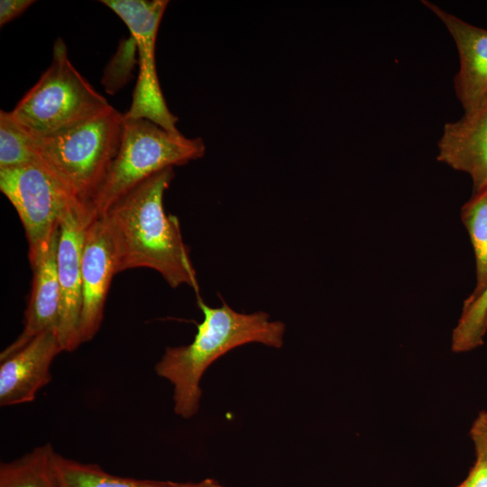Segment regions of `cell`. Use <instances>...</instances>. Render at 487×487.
I'll list each match as a JSON object with an SVG mask.
<instances>
[{"instance_id":"1","label":"cell","mask_w":487,"mask_h":487,"mask_svg":"<svg viewBox=\"0 0 487 487\" xmlns=\"http://www.w3.org/2000/svg\"><path fill=\"white\" fill-rule=\"evenodd\" d=\"M173 168L163 170L121 198L105 217L117 254L118 272L133 268L158 271L171 288L199 285L176 216L168 215L163 197L173 179Z\"/></svg>"},{"instance_id":"2","label":"cell","mask_w":487,"mask_h":487,"mask_svg":"<svg viewBox=\"0 0 487 487\" xmlns=\"http://www.w3.org/2000/svg\"><path fill=\"white\" fill-rule=\"evenodd\" d=\"M198 306L203 320L197 325L193 341L187 345L167 347L154 368L158 376L173 385L174 411L184 418L198 411L200 381L214 362L232 349L250 343L280 348L285 333L284 323L270 320V316L262 311L240 313L225 301L222 306L212 308L200 297Z\"/></svg>"},{"instance_id":"3","label":"cell","mask_w":487,"mask_h":487,"mask_svg":"<svg viewBox=\"0 0 487 487\" xmlns=\"http://www.w3.org/2000/svg\"><path fill=\"white\" fill-rule=\"evenodd\" d=\"M124 115L111 105L54 134L38 137L42 162L78 200L90 203L120 148Z\"/></svg>"},{"instance_id":"4","label":"cell","mask_w":487,"mask_h":487,"mask_svg":"<svg viewBox=\"0 0 487 487\" xmlns=\"http://www.w3.org/2000/svg\"><path fill=\"white\" fill-rule=\"evenodd\" d=\"M200 138L170 132L144 118L126 119L118 152L89 205L104 216L121 198L152 175L202 157Z\"/></svg>"},{"instance_id":"5","label":"cell","mask_w":487,"mask_h":487,"mask_svg":"<svg viewBox=\"0 0 487 487\" xmlns=\"http://www.w3.org/2000/svg\"><path fill=\"white\" fill-rule=\"evenodd\" d=\"M110 104L71 63L61 38L53 45L50 66L11 111L36 137H45L106 109Z\"/></svg>"},{"instance_id":"6","label":"cell","mask_w":487,"mask_h":487,"mask_svg":"<svg viewBox=\"0 0 487 487\" xmlns=\"http://www.w3.org/2000/svg\"><path fill=\"white\" fill-rule=\"evenodd\" d=\"M0 189L21 219L29 259L47 244L76 199L43 162L0 169Z\"/></svg>"},{"instance_id":"7","label":"cell","mask_w":487,"mask_h":487,"mask_svg":"<svg viewBox=\"0 0 487 487\" xmlns=\"http://www.w3.org/2000/svg\"><path fill=\"white\" fill-rule=\"evenodd\" d=\"M124 23L135 41L139 74L126 119H148L170 132H179L178 117L168 108L156 71L155 44L166 0H103Z\"/></svg>"},{"instance_id":"8","label":"cell","mask_w":487,"mask_h":487,"mask_svg":"<svg viewBox=\"0 0 487 487\" xmlns=\"http://www.w3.org/2000/svg\"><path fill=\"white\" fill-rule=\"evenodd\" d=\"M96 216L90 205L74 199L60 222L57 269L60 290L58 334L65 352L82 344L79 323L82 308L81 252L85 230Z\"/></svg>"},{"instance_id":"9","label":"cell","mask_w":487,"mask_h":487,"mask_svg":"<svg viewBox=\"0 0 487 487\" xmlns=\"http://www.w3.org/2000/svg\"><path fill=\"white\" fill-rule=\"evenodd\" d=\"M118 273L114 237L105 217L94 218L86 227L81 252L82 308L79 334L90 341L102 323L112 279Z\"/></svg>"},{"instance_id":"10","label":"cell","mask_w":487,"mask_h":487,"mask_svg":"<svg viewBox=\"0 0 487 487\" xmlns=\"http://www.w3.org/2000/svg\"><path fill=\"white\" fill-rule=\"evenodd\" d=\"M60 226L32 258V291L24 314V326L17 338L0 354V362L16 353L40 334L59 328L60 290L57 269Z\"/></svg>"},{"instance_id":"11","label":"cell","mask_w":487,"mask_h":487,"mask_svg":"<svg viewBox=\"0 0 487 487\" xmlns=\"http://www.w3.org/2000/svg\"><path fill=\"white\" fill-rule=\"evenodd\" d=\"M61 352L58 331L49 330L1 361L0 405L33 401L38 391L51 381V364Z\"/></svg>"},{"instance_id":"12","label":"cell","mask_w":487,"mask_h":487,"mask_svg":"<svg viewBox=\"0 0 487 487\" xmlns=\"http://www.w3.org/2000/svg\"><path fill=\"white\" fill-rule=\"evenodd\" d=\"M422 3L445 24L456 45L460 66L454 88L464 112H469L487 97V29L474 26L432 2Z\"/></svg>"},{"instance_id":"13","label":"cell","mask_w":487,"mask_h":487,"mask_svg":"<svg viewBox=\"0 0 487 487\" xmlns=\"http://www.w3.org/2000/svg\"><path fill=\"white\" fill-rule=\"evenodd\" d=\"M437 160L466 172L473 194L487 188V97L464 116L445 124L438 143Z\"/></svg>"},{"instance_id":"14","label":"cell","mask_w":487,"mask_h":487,"mask_svg":"<svg viewBox=\"0 0 487 487\" xmlns=\"http://www.w3.org/2000/svg\"><path fill=\"white\" fill-rule=\"evenodd\" d=\"M51 472L56 487H184V482L124 478L96 464L68 459L54 452Z\"/></svg>"},{"instance_id":"15","label":"cell","mask_w":487,"mask_h":487,"mask_svg":"<svg viewBox=\"0 0 487 487\" xmlns=\"http://www.w3.org/2000/svg\"><path fill=\"white\" fill-rule=\"evenodd\" d=\"M55 450L47 443L0 465V487H56L51 459Z\"/></svg>"},{"instance_id":"16","label":"cell","mask_w":487,"mask_h":487,"mask_svg":"<svg viewBox=\"0 0 487 487\" xmlns=\"http://www.w3.org/2000/svg\"><path fill=\"white\" fill-rule=\"evenodd\" d=\"M461 219L473 248L476 283L466 299H473L487 289V188L474 193L461 208Z\"/></svg>"},{"instance_id":"17","label":"cell","mask_w":487,"mask_h":487,"mask_svg":"<svg viewBox=\"0 0 487 487\" xmlns=\"http://www.w3.org/2000/svg\"><path fill=\"white\" fill-rule=\"evenodd\" d=\"M42 162L38 137L12 115L0 111V169Z\"/></svg>"},{"instance_id":"18","label":"cell","mask_w":487,"mask_h":487,"mask_svg":"<svg viewBox=\"0 0 487 487\" xmlns=\"http://www.w3.org/2000/svg\"><path fill=\"white\" fill-rule=\"evenodd\" d=\"M487 332V289L473 299H465L461 317L453 330L452 349L463 353L483 344Z\"/></svg>"},{"instance_id":"19","label":"cell","mask_w":487,"mask_h":487,"mask_svg":"<svg viewBox=\"0 0 487 487\" xmlns=\"http://www.w3.org/2000/svg\"><path fill=\"white\" fill-rule=\"evenodd\" d=\"M138 64L137 47L134 39L129 35L120 41L117 50L102 77V85L108 94L120 90L133 78V70Z\"/></svg>"},{"instance_id":"20","label":"cell","mask_w":487,"mask_h":487,"mask_svg":"<svg viewBox=\"0 0 487 487\" xmlns=\"http://www.w3.org/2000/svg\"><path fill=\"white\" fill-rule=\"evenodd\" d=\"M470 437L473 443L476 459L487 462V411L478 414L470 428Z\"/></svg>"},{"instance_id":"21","label":"cell","mask_w":487,"mask_h":487,"mask_svg":"<svg viewBox=\"0 0 487 487\" xmlns=\"http://www.w3.org/2000/svg\"><path fill=\"white\" fill-rule=\"evenodd\" d=\"M33 3L32 0H1L0 25L3 26L19 16Z\"/></svg>"},{"instance_id":"22","label":"cell","mask_w":487,"mask_h":487,"mask_svg":"<svg viewBox=\"0 0 487 487\" xmlns=\"http://www.w3.org/2000/svg\"><path fill=\"white\" fill-rule=\"evenodd\" d=\"M456 487H487V462L476 459L468 475Z\"/></svg>"},{"instance_id":"23","label":"cell","mask_w":487,"mask_h":487,"mask_svg":"<svg viewBox=\"0 0 487 487\" xmlns=\"http://www.w3.org/2000/svg\"><path fill=\"white\" fill-rule=\"evenodd\" d=\"M184 487H225L214 479L207 478L198 482H184Z\"/></svg>"}]
</instances>
